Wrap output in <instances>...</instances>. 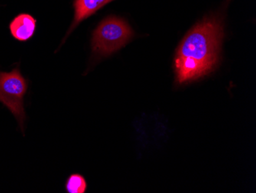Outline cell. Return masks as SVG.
I'll use <instances>...</instances> for the list:
<instances>
[{
	"label": "cell",
	"mask_w": 256,
	"mask_h": 193,
	"mask_svg": "<svg viewBox=\"0 0 256 193\" xmlns=\"http://www.w3.org/2000/svg\"><path fill=\"white\" fill-rule=\"evenodd\" d=\"M222 37V21L216 17L204 19L188 33L176 54L179 83L192 81L214 70L218 63Z\"/></svg>",
	"instance_id": "1"
},
{
	"label": "cell",
	"mask_w": 256,
	"mask_h": 193,
	"mask_svg": "<svg viewBox=\"0 0 256 193\" xmlns=\"http://www.w3.org/2000/svg\"><path fill=\"white\" fill-rule=\"evenodd\" d=\"M134 37L124 20L115 17L104 20L92 36V47L96 57H107L124 47Z\"/></svg>",
	"instance_id": "2"
},
{
	"label": "cell",
	"mask_w": 256,
	"mask_h": 193,
	"mask_svg": "<svg viewBox=\"0 0 256 193\" xmlns=\"http://www.w3.org/2000/svg\"><path fill=\"white\" fill-rule=\"evenodd\" d=\"M28 89V83L18 68L10 73H0V102L10 109L24 130L26 120L24 96Z\"/></svg>",
	"instance_id": "3"
},
{
	"label": "cell",
	"mask_w": 256,
	"mask_h": 193,
	"mask_svg": "<svg viewBox=\"0 0 256 193\" xmlns=\"http://www.w3.org/2000/svg\"><path fill=\"white\" fill-rule=\"evenodd\" d=\"M112 1L114 0H74L73 4L74 10V20L68 31L66 39L83 20L94 15L100 9Z\"/></svg>",
	"instance_id": "4"
},
{
	"label": "cell",
	"mask_w": 256,
	"mask_h": 193,
	"mask_svg": "<svg viewBox=\"0 0 256 193\" xmlns=\"http://www.w3.org/2000/svg\"><path fill=\"white\" fill-rule=\"evenodd\" d=\"M36 29V20L30 14L17 16L10 25L11 34L20 42L28 41L34 35Z\"/></svg>",
	"instance_id": "5"
},
{
	"label": "cell",
	"mask_w": 256,
	"mask_h": 193,
	"mask_svg": "<svg viewBox=\"0 0 256 193\" xmlns=\"http://www.w3.org/2000/svg\"><path fill=\"white\" fill-rule=\"evenodd\" d=\"M66 190L68 193H84L87 190L86 178L80 174H72L68 178Z\"/></svg>",
	"instance_id": "6"
}]
</instances>
